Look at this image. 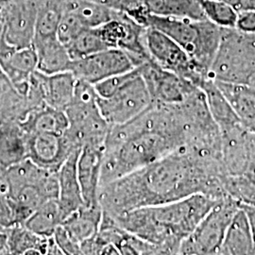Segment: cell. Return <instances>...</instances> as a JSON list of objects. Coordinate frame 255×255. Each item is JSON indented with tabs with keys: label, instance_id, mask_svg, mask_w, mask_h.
Listing matches in <instances>:
<instances>
[{
	"label": "cell",
	"instance_id": "24",
	"mask_svg": "<svg viewBox=\"0 0 255 255\" xmlns=\"http://www.w3.org/2000/svg\"><path fill=\"white\" fill-rule=\"evenodd\" d=\"M18 124L26 134L32 132L64 134L69 126L64 111L55 109L46 104L30 111Z\"/></svg>",
	"mask_w": 255,
	"mask_h": 255
},
{
	"label": "cell",
	"instance_id": "3",
	"mask_svg": "<svg viewBox=\"0 0 255 255\" xmlns=\"http://www.w3.org/2000/svg\"><path fill=\"white\" fill-rule=\"evenodd\" d=\"M219 200L199 193L179 201L131 210L111 218L129 234L159 247L164 255H178L182 241Z\"/></svg>",
	"mask_w": 255,
	"mask_h": 255
},
{
	"label": "cell",
	"instance_id": "42",
	"mask_svg": "<svg viewBox=\"0 0 255 255\" xmlns=\"http://www.w3.org/2000/svg\"><path fill=\"white\" fill-rule=\"evenodd\" d=\"M9 82L8 79L6 78L5 75L0 77V102H1V100H2L3 93L5 91V88H6V86L9 84Z\"/></svg>",
	"mask_w": 255,
	"mask_h": 255
},
{
	"label": "cell",
	"instance_id": "41",
	"mask_svg": "<svg viewBox=\"0 0 255 255\" xmlns=\"http://www.w3.org/2000/svg\"><path fill=\"white\" fill-rule=\"evenodd\" d=\"M10 3V2H9ZM9 3H2L0 2V22L3 24V21L5 19V16L7 14L8 8H9Z\"/></svg>",
	"mask_w": 255,
	"mask_h": 255
},
{
	"label": "cell",
	"instance_id": "49",
	"mask_svg": "<svg viewBox=\"0 0 255 255\" xmlns=\"http://www.w3.org/2000/svg\"><path fill=\"white\" fill-rule=\"evenodd\" d=\"M95 1H96V0H95Z\"/></svg>",
	"mask_w": 255,
	"mask_h": 255
},
{
	"label": "cell",
	"instance_id": "1",
	"mask_svg": "<svg viewBox=\"0 0 255 255\" xmlns=\"http://www.w3.org/2000/svg\"><path fill=\"white\" fill-rule=\"evenodd\" d=\"M185 146L221 153V133L201 89L182 103H151L135 119L110 126L101 186Z\"/></svg>",
	"mask_w": 255,
	"mask_h": 255
},
{
	"label": "cell",
	"instance_id": "5",
	"mask_svg": "<svg viewBox=\"0 0 255 255\" xmlns=\"http://www.w3.org/2000/svg\"><path fill=\"white\" fill-rule=\"evenodd\" d=\"M145 27L162 31L182 46L192 60L205 73L218 52L222 29L208 19H191L148 14Z\"/></svg>",
	"mask_w": 255,
	"mask_h": 255
},
{
	"label": "cell",
	"instance_id": "9",
	"mask_svg": "<svg viewBox=\"0 0 255 255\" xmlns=\"http://www.w3.org/2000/svg\"><path fill=\"white\" fill-rule=\"evenodd\" d=\"M102 118L110 126L125 124L135 119L151 105L146 82L135 67L118 91L109 98L97 99Z\"/></svg>",
	"mask_w": 255,
	"mask_h": 255
},
{
	"label": "cell",
	"instance_id": "44",
	"mask_svg": "<svg viewBox=\"0 0 255 255\" xmlns=\"http://www.w3.org/2000/svg\"><path fill=\"white\" fill-rule=\"evenodd\" d=\"M2 34H3V24L0 22V41L2 39Z\"/></svg>",
	"mask_w": 255,
	"mask_h": 255
},
{
	"label": "cell",
	"instance_id": "48",
	"mask_svg": "<svg viewBox=\"0 0 255 255\" xmlns=\"http://www.w3.org/2000/svg\"><path fill=\"white\" fill-rule=\"evenodd\" d=\"M0 231H3V229L0 228Z\"/></svg>",
	"mask_w": 255,
	"mask_h": 255
},
{
	"label": "cell",
	"instance_id": "39",
	"mask_svg": "<svg viewBox=\"0 0 255 255\" xmlns=\"http://www.w3.org/2000/svg\"><path fill=\"white\" fill-rule=\"evenodd\" d=\"M218 1H221L228 4L237 9V11L245 9L247 7V0H218Z\"/></svg>",
	"mask_w": 255,
	"mask_h": 255
},
{
	"label": "cell",
	"instance_id": "10",
	"mask_svg": "<svg viewBox=\"0 0 255 255\" xmlns=\"http://www.w3.org/2000/svg\"><path fill=\"white\" fill-rule=\"evenodd\" d=\"M145 43L150 59L165 70L182 77L200 88L202 82L209 78L182 46L162 31L146 27Z\"/></svg>",
	"mask_w": 255,
	"mask_h": 255
},
{
	"label": "cell",
	"instance_id": "18",
	"mask_svg": "<svg viewBox=\"0 0 255 255\" xmlns=\"http://www.w3.org/2000/svg\"><path fill=\"white\" fill-rule=\"evenodd\" d=\"M9 255H62L53 237L39 236L24 224H16L6 229Z\"/></svg>",
	"mask_w": 255,
	"mask_h": 255
},
{
	"label": "cell",
	"instance_id": "14",
	"mask_svg": "<svg viewBox=\"0 0 255 255\" xmlns=\"http://www.w3.org/2000/svg\"><path fill=\"white\" fill-rule=\"evenodd\" d=\"M136 66L131 57L117 48H107L74 60L70 68L77 80L96 84L110 77L126 73Z\"/></svg>",
	"mask_w": 255,
	"mask_h": 255
},
{
	"label": "cell",
	"instance_id": "47",
	"mask_svg": "<svg viewBox=\"0 0 255 255\" xmlns=\"http://www.w3.org/2000/svg\"><path fill=\"white\" fill-rule=\"evenodd\" d=\"M1 123H2V120H1V119H0V125H1Z\"/></svg>",
	"mask_w": 255,
	"mask_h": 255
},
{
	"label": "cell",
	"instance_id": "37",
	"mask_svg": "<svg viewBox=\"0 0 255 255\" xmlns=\"http://www.w3.org/2000/svg\"><path fill=\"white\" fill-rule=\"evenodd\" d=\"M53 238L55 243L62 252V255H82L81 244L75 241L73 238L67 234V232L62 225L59 226L55 231Z\"/></svg>",
	"mask_w": 255,
	"mask_h": 255
},
{
	"label": "cell",
	"instance_id": "29",
	"mask_svg": "<svg viewBox=\"0 0 255 255\" xmlns=\"http://www.w3.org/2000/svg\"><path fill=\"white\" fill-rule=\"evenodd\" d=\"M65 9L64 0H38L34 40L57 36L58 26Z\"/></svg>",
	"mask_w": 255,
	"mask_h": 255
},
{
	"label": "cell",
	"instance_id": "16",
	"mask_svg": "<svg viewBox=\"0 0 255 255\" xmlns=\"http://www.w3.org/2000/svg\"><path fill=\"white\" fill-rule=\"evenodd\" d=\"M37 53L33 46L0 52V67L15 91L27 96L30 77L37 69Z\"/></svg>",
	"mask_w": 255,
	"mask_h": 255
},
{
	"label": "cell",
	"instance_id": "15",
	"mask_svg": "<svg viewBox=\"0 0 255 255\" xmlns=\"http://www.w3.org/2000/svg\"><path fill=\"white\" fill-rule=\"evenodd\" d=\"M27 158L46 169L58 171L65 160L77 150L68 137L48 132L26 134Z\"/></svg>",
	"mask_w": 255,
	"mask_h": 255
},
{
	"label": "cell",
	"instance_id": "31",
	"mask_svg": "<svg viewBox=\"0 0 255 255\" xmlns=\"http://www.w3.org/2000/svg\"><path fill=\"white\" fill-rule=\"evenodd\" d=\"M66 7L73 9L84 27L90 28L101 27L119 12L95 0H77Z\"/></svg>",
	"mask_w": 255,
	"mask_h": 255
},
{
	"label": "cell",
	"instance_id": "45",
	"mask_svg": "<svg viewBox=\"0 0 255 255\" xmlns=\"http://www.w3.org/2000/svg\"><path fill=\"white\" fill-rule=\"evenodd\" d=\"M77 0H64V2L66 3V5H70V4H73Z\"/></svg>",
	"mask_w": 255,
	"mask_h": 255
},
{
	"label": "cell",
	"instance_id": "13",
	"mask_svg": "<svg viewBox=\"0 0 255 255\" xmlns=\"http://www.w3.org/2000/svg\"><path fill=\"white\" fill-rule=\"evenodd\" d=\"M38 0H11L3 21L0 52L32 46Z\"/></svg>",
	"mask_w": 255,
	"mask_h": 255
},
{
	"label": "cell",
	"instance_id": "32",
	"mask_svg": "<svg viewBox=\"0 0 255 255\" xmlns=\"http://www.w3.org/2000/svg\"><path fill=\"white\" fill-rule=\"evenodd\" d=\"M65 47L73 61L107 49L98 27H86L82 29Z\"/></svg>",
	"mask_w": 255,
	"mask_h": 255
},
{
	"label": "cell",
	"instance_id": "22",
	"mask_svg": "<svg viewBox=\"0 0 255 255\" xmlns=\"http://www.w3.org/2000/svg\"><path fill=\"white\" fill-rule=\"evenodd\" d=\"M241 125L255 135V88L247 84L216 82Z\"/></svg>",
	"mask_w": 255,
	"mask_h": 255
},
{
	"label": "cell",
	"instance_id": "33",
	"mask_svg": "<svg viewBox=\"0 0 255 255\" xmlns=\"http://www.w3.org/2000/svg\"><path fill=\"white\" fill-rule=\"evenodd\" d=\"M205 18L221 28H236L238 11L218 0H199Z\"/></svg>",
	"mask_w": 255,
	"mask_h": 255
},
{
	"label": "cell",
	"instance_id": "26",
	"mask_svg": "<svg viewBox=\"0 0 255 255\" xmlns=\"http://www.w3.org/2000/svg\"><path fill=\"white\" fill-rule=\"evenodd\" d=\"M103 211L100 205H82L64 219L62 226L75 241L82 244L94 237L101 226Z\"/></svg>",
	"mask_w": 255,
	"mask_h": 255
},
{
	"label": "cell",
	"instance_id": "19",
	"mask_svg": "<svg viewBox=\"0 0 255 255\" xmlns=\"http://www.w3.org/2000/svg\"><path fill=\"white\" fill-rule=\"evenodd\" d=\"M80 151L77 150L70 155L58 170L59 196L57 200L64 212L65 219L84 205L77 172V162Z\"/></svg>",
	"mask_w": 255,
	"mask_h": 255
},
{
	"label": "cell",
	"instance_id": "28",
	"mask_svg": "<svg viewBox=\"0 0 255 255\" xmlns=\"http://www.w3.org/2000/svg\"><path fill=\"white\" fill-rule=\"evenodd\" d=\"M65 219L57 199L44 202L23 223L27 229L42 237H53L55 231Z\"/></svg>",
	"mask_w": 255,
	"mask_h": 255
},
{
	"label": "cell",
	"instance_id": "23",
	"mask_svg": "<svg viewBox=\"0 0 255 255\" xmlns=\"http://www.w3.org/2000/svg\"><path fill=\"white\" fill-rule=\"evenodd\" d=\"M43 98L46 105L65 111L73 101L77 79L72 72L53 75L41 73Z\"/></svg>",
	"mask_w": 255,
	"mask_h": 255
},
{
	"label": "cell",
	"instance_id": "17",
	"mask_svg": "<svg viewBox=\"0 0 255 255\" xmlns=\"http://www.w3.org/2000/svg\"><path fill=\"white\" fill-rule=\"evenodd\" d=\"M104 148L105 146H84L79 154L77 172L84 205L87 206L100 205L99 194Z\"/></svg>",
	"mask_w": 255,
	"mask_h": 255
},
{
	"label": "cell",
	"instance_id": "35",
	"mask_svg": "<svg viewBox=\"0 0 255 255\" xmlns=\"http://www.w3.org/2000/svg\"><path fill=\"white\" fill-rule=\"evenodd\" d=\"M84 28L86 27L82 25L81 20L73 9L66 7L64 15L58 26L57 38L63 45L66 46Z\"/></svg>",
	"mask_w": 255,
	"mask_h": 255
},
{
	"label": "cell",
	"instance_id": "4",
	"mask_svg": "<svg viewBox=\"0 0 255 255\" xmlns=\"http://www.w3.org/2000/svg\"><path fill=\"white\" fill-rule=\"evenodd\" d=\"M13 225L23 224L44 202L58 199V171L46 169L25 159L7 168Z\"/></svg>",
	"mask_w": 255,
	"mask_h": 255
},
{
	"label": "cell",
	"instance_id": "21",
	"mask_svg": "<svg viewBox=\"0 0 255 255\" xmlns=\"http://www.w3.org/2000/svg\"><path fill=\"white\" fill-rule=\"evenodd\" d=\"M33 47L37 53V69L45 75L70 71L73 60L67 49L56 37L34 40Z\"/></svg>",
	"mask_w": 255,
	"mask_h": 255
},
{
	"label": "cell",
	"instance_id": "40",
	"mask_svg": "<svg viewBox=\"0 0 255 255\" xmlns=\"http://www.w3.org/2000/svg\"><path fill=\"white\" fill-rule=\"evenodd\" d=\"M9 255L6 230L0 231V255Z\"/></svg>",
	"mask_w": 255,
	"mask_h": 255
},
{
	"label": "cell",
	"instance_id": "11",
	"mask_svg": "<svg viewBox=\"0 0 255 255\" xmlns=\"http://www.w3.org/2000/svg\"><path fill=\"white\" fill-rule=\"evenodd\" d=\"M137 67L146 82L152 104L182 103L201 89L189 81L162 68L151 59Z\"/></svg>",
	"mask_w": 255,
	"mask_h": 255
},
{
	"label": "cell",
	"instance_id": "27",
	"mask_svg": "<svg viewBox=\"0 0 255 255\" xmlns=\"http://www.w3.org/2000/svg\"><path fill=\"white\" fill-rule=\"evenodd\" d=\"M201 89L205 95L211 116L218 124L220 131L242 126L227 98L215 81L210 78L206 79L202 82Z\"/></svg>",
	"mask_w": 255,
	"mask_h": 255
},
{
	"label": "cell",
	"instance_id": "34",
	"mask_svg": "<svg viewBox=\"0 0 255 255\" xmlns=\"http://www.w3.org/2000/svg\"><path fill=\"white\" fill-rule=\"evenodd\" d=\"M110 9L126 13L137 23L144 25L146 17L149 14L146 8L145 0H96Z\"/></svg>",
	"mask_w": 255,
	"mask_h": 255
},
{
	"label": "cell",
	"instance_id": "2",
	"mask_svg": "<svg viewBox=\"0 0 255 255\" xmlns=\"http://www.w3.org/2000/svg\"><path fill=\"white\" fill-rule=\"evenodd\" d=\"M224 176L221 154L185 146L101 185L99 201L104 214L116 217L199 193L222 199L228 196L223 187Z\"/></svg>",
	"mask_w": 255,
	"mask_h": 255
},
{
	"label": "cell",
	"instance_id": "20",
	"mask_svg": "<svg viewBox=\"0 0 255 255\" xmlns=\"http://www.w3.org/2000/svg\"><path fill=\"white\" fill-rule=\"evenodd\" d=\"M255 255V237L245 211L239 207L227 229L219 255Z\"/></svg>",
	"mask_w": 255,
	"mask_h": 255
},
{
	"label": "cell",
	"instance_id": "30",
	"mask_svg": "<svg viewBox=\"0 0 255 255\" xmlns=\"http://www.w3.org/2000/svg\"><path fill=\"white\" fill-rule=\"evenodd\" d=\"M150 14L183 18L204 19L199 0H145Z\"/></svg>",
	"mask_w": 255,
	"mask_h": 255
},
{
	"label": "cell",
	"instance_id": "8",
	"mask_svg": "<svg viewBox=\"0 0 255 255\" xmlns=\"http://www.w3.org/2000/svg\"><path fill=\"white\" fill-rule=\"evenodd\" d=\"M238 208V202L230 196L219 200L182 241L178 255H219L227 229Z\"/></svg>",
	"mask_w": 255,
	"mask_h": 255
},
{
	"label": "cell",
	"instance_id": "43",
	"mask_svg": "<svg viewBox=\"0 0 255 255\" xmlns=\"http://www.w3.org/2000/svg\"><path fill=\"white\" fill-rule=\"evenodd\" d=\"M246 9H255V0H247Z\"/></svg>",
	"mask_w": 255,
	"mask_h": 255
},
{
	"label": "cell",
	"instance_id": "46",
	"mask_svg": "<svg viewBox=\"0 0 255 255\" xmlns=\"http://www.w3.org/2000/svg\"><path fill=\"white\" fill-rule=\"evenodd\" d=\"M11 0H0V2H2V3H9Z\"/></svg>",
	"mask_w": 255,
	"mask_h": 255
},
{
	"label": "cell",
	"instance_id": "12",
	"mask_svg": "<svg viewBox=\"0 0 255 255\" xmlns=\"http://www.w3.org/2000/svg\"><path fill=\"white\" fill-rule=\"evenodd\" d=\"M146 28L126 13L119 12L115 18L98 27V30L107 48L125 51L137 67L150 60L145 43Z\"/></svg>",
	"mask_w": 255,
	"mask_h": 255
},
{
	"label": "cell",
	"instance_id": "6",
	"mask_svg": "<svg viewBox=\"0 0 255 255\" xmlns=\"http://www.w3.org/2000/svg\"><path fill=\"white\" fill-rule=\"evenodd\" d=\"M208 77L215 82L249 85L255 77V34L223 28Z\"/></svg>",
	"mask_w": 255,
	"mask_h": 255
},
{
	"label": "cell",
	"instance_id": "36",
	"mask_svg": "<svg viewBox=\"0 0 255 255\" xmlns=\"http://www.w3.org/2000/svg\"><path fill=\"white\" fill-rule=\"evenodd\" d=\"M13 226V217L9 197L7 167L0 165V228L3 230Z\"/></svg>",
	"mask_w": 255,
	"mask_h": 255
},
{
	"label": "cell",
	"instance_id": "7",
	"mask_svg": "<svg viewBox=\"0 0 255 255\" xmlns=\"http://www.w3.org/2000/svg\"><path fill=\"white\" fill-rule=\"evenodd\" d=\"M94 85L77 80L73 101L64 111L69 126L65 131L74 146H105L110 125L102 118Z\"/></svg>",
	"mask_w": 255,
	"mask_h": 255
},
{
	"label": "cell",
	"instance_id": "25",
	"mask_svg": "<svg viewBox=\"0 0 255 255\" xmlns=\"http://www.w3.org/2000/svg\"><path fill=\"white\" fill-rule=\"evenodd\" d=\"M27 158V138L23 128L17 122H2L0 125V165L8 168Z\"/></svg>",
	"mask_w": 255,
	"mask_h": 255
},
{
	"label": "cell",
	"instance_id": "38",
	"mask_svg": "<svg viewBox=\"0 0 255 255\" xmlns=\"http://www.w3.org/2000/svg\"><path fill=\"white\" fill-rule=\"evenodd\" d=\"M236 28L244 33L255 34V9H245L238 11Z\"/></svg>",
	"mask_w": 255,
	"mask_h": 255
}]
</instances>
